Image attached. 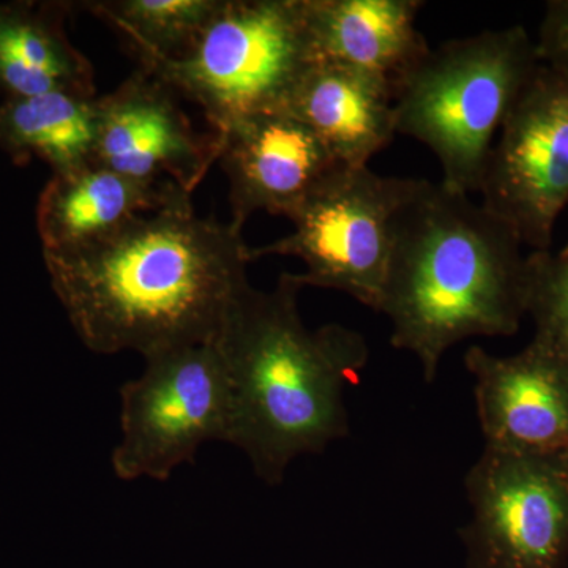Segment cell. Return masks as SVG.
<instances>
[{"instance_id": "cell-1", "label": "cell", "mask_w": 568, "mask_h": 568, "mask_svg": "<svg viewBox=\"0 0 568 568\" xmlns=\"http://www.w3.org/2000/svg\"><path fill=\"white\" fill-rule=\"evenodd\" d=\"M52 291L88 349L142 357L213 343L248 286V245L192 204L138 216L81 250L44 253Z\"/></svg>"}, {"instance_id": "cell-2", "label": "cell", "mask_w": 568, "mask_h": 568, "mask_svg": "<svg viewBox=\"0 0 568 568\" xmlns=\"http://www.w3.org/2000/svg\"><path fill=\"white\" fill-rule=\"evenodd\" d=\"M304 287L297 274H283L272 291L248 284L213 342L230 379L227 444L268 485L282 484L295 458L349 435L346 387L368 364L358 332L306 327L297 302Z\"/></svg>"}, {"instance_id": "cell-3", "label": "cell", "mask_w": 568, "mask_h": 568, "mask_svg": "<svg viewBox=\"0 0 568 568\" xmlns=\"http://www.w3.org/2000/svg\"><path fill=\"white\" fill-rule=\"evenodd\" d=\"M518 234L469 194L420 179L395 219L376 312L390 343L416 355L426 383L452 346L473 336H514L526 316Z\"/></svg>"}, {"instance_id": "cell-4", "label": "cell", "mask_w": 568, "mask_h": 568, "mask_svg": "<svg viewBox=\"0 0 568 568\" xmlns=\"http://www.w3.org/2000/svg\"><path fill=\"white\" fill-rule=\"evenodd\" d=\"M540 63L519 24L432 48L396 84V132L435 153L440 185L478 193L500 126Z\"/></svg>"}, {"instance_id": "cell-5", "label": "cell", "mask_w": 568, "mask_h": 568, "mask_svg": "<svg viewBox=\"0 0 568 568\" xmlns=\"http://www.w3.org/2000/svg\"><path fill=\"white\" fill-rule=\"evenodd\" d=\"M317 62L304 0H222L189 51L141 69L196 103L222 134L241 119L286 110Z\"/></svg>"}, {"instance_id": "cell-6", "label": "cell", "mask_w": 568, "mask_h": 568, "mask_svg": "<svg viewBox=\"0 0 568 568\" xmlns=\"http://www.w3.org/2000/svg\"><path fill=\"white\" fill-rule=\"evenodd\" d=\"M420 179L386 178L368 166H339L290 216L294 231L248 246L250 263L293 256L305 264L304 286L339 291L377 308L386 280L395 219Z\"/></svg>"}, {"instance_id": "cell-7", "label": "cell", "mask_w": 568, "mask_h": 568, "mask_svg": "<svg viewBox=\"0 0 568 568\" xmlns=\"http://www.w3.org/2000/svg\"><path fill=\"white\" fill-rule=\"evenodd\" d=\"M121 387V439L111 455L123 481H166L207 443H227L231 388L215 343L149 355Z\"/></svg>"}, {"instance_id": "cell-8", "label": "cell", "mask_w": 568, "mask_h": 568, "mask_svg": "<svg viewBox=\"0 0 568 568\" xmlns=\"http://www.w3.org/2000/svg\"><path fill=\"white\" fill-rule=\"evenodd\" d=\"M467 568L568 567V448L485 446L466 474Z\"/></svg>"}, {"instance_id": "cell-9", "label": "cell", "mask_w": 568, "mask_h": 568, "mask_svg": "<svg viewBox=\"0 0 568 568\" xmlns=\"http://www.w3.org/2000/svg\"><path fill=\"white\" fill-rule=\"evenodd\" d=\"M481 205L532 252H548L568 207V74L541 62L500 126Z\"/></svg>"}, {"instance_id": "cell-10", "label": "cell", "mask_w": 568, "mask_h": 568, "mask_svg": "<svg viewBox=\"0 0 568 568\" xmlns=\"http://www.w3.org/2000/svg\"><path fill=\"white\" fill-rule=\"evenodd\" d=\"M175 93L141 69L104 97H97L92 162L144 182H171L186 193L219 162L222 136L194 130Z\"/></svg>"}, {"instance_id": "cell-11", "label": "cell", "mask_w": 568, "mask_h": 568, "mask_svg": "<svg viewBox=\"0 0 568 568\" xmlns=\"http://www.w3.org/2000/svg\"><path fill=\"white\" fill-rule=\"evenodd\" d=\"M219 163L230 182L231 224L242 231L256 212L291 215L343 166L290 111L263 112L222 134Z\"/></svg>"}, {"instance_id": "cell-12", "label": "cell", "mask_w": 568, "mask_h": 568, "mask_svg": "<svg viewBox=\"0 0 568 568\" xmlns=\"http://www.w3.org/2000/svg\"><path fill=\"white\" fill-rule=\"evenodd\" d=\"M485 446L551 452L568 448V358L534 336L518 354L466 351Z\"/></svg>"}, {"instance_id": "cell-13", "label": "cell", "mask_w": 568, "mask_h": 568, "mask_svg": "<svg viewBox=\"0 0 568 568\" xmlns=\"http://www.w3.org/2000/svg\"><path fill=\"white\" fill-rule=\"evenodd\" d=\"M192 204V194L171 182H144L88 163L52 174L37 204L44 253L84 248L118 233L138 216Z\"/></svg>"}, {"instance_id": "cell-14", "label": "cell", "mask_w": 568, "mask_h": 568, "mask_svg": "<svg viewBox=\"0 0 568 568\" xmlns=\"http://www.w3.org/2000/svg\"><path fill=\"white\" fill-rule=\"evenodd\" d=\"M420 0H304L317 61L354 67L396 88L432 50L417 20Z\"/></svg>"}, {"instance_id": "cell-15", "label": "cell", "mask_w": 568, "mask_h": 568, "mask_svg": "<svg viewBox=\"0 0 568 568\" xmlns=\"http://www.w3.org/2000/svg\"><path fill=\"white\" fill-rule=\"evenodd\" d=\"M284 111L306 123L343 166H368L398 134L390 82L339 63H315Z\"/></svg>"}, {"instance_id": "cell-16", "label": "cell", "mask_w": 568, "mask_h": 568, "mask_svg": "<svg viewBox=\"0 0 568 568\" xmlns=\"http://www.w3.org/2000/svg\"><path fill=\"white\" fill-rule=\"evenodd\" d=\"M61 2L0 3V91L7 99L71 92L95 97L89 59L65 32Z\"/></svg>"}, {"instance_id": "cell-17", "label": "cell", "mask_w": 568, "mask_h": 568, "mask_svg": "<svg viewBox=\"0 0 568 568\" xmlns=\"http://www.w3.org/2000/svg\"><path fill=\"white\" fill-rule=\"evenodd\" d=\"M97 140V97L71 92L6 99L0 102V149L18 166L31 160L52 174L91 163Z\"/></svg>"}, {"instance_id": "cell-18", "label": "cell", "mask_w": 568, "mask_h": 568, "mask_svg": "<svg viewBox=\"0 0 568 568\" xmlns=\"http://www.w3.org/2000/svg\"><path fill=\"white\" fill-rule=\"evenodd\" d=\"M220 6L222 0H102L85 9L121 33L145 67L189 51Z\"/></svg>"}, {"instance_id": "cell-19", "label": "cell", "mask_w": 568, "mask_h": 568, "mask_svg": "<svg viewBox=\"0 0 568 568\" xmlns=\"http://www.w3.org/2000/svg\"><path fill=\"white\" fill-rule=\"evenodd\" d=\"M526 316L536 324L534 336L568 358V242L556 253L528 254Z\"/></svg>"}, {"instance_id": "cell-20", "label": "cell", "mask_w": 568, "mask_h": 568, "mask_svg": "<svg viewBox=\"0 0 568 568\" xmlns=\"http://www.w3.org/2000/svg\"><path fill=\"white\" fill-rule=\"evenodd\" d=\"M536 43L541 62L568 74V0L547 3Z\"/></svg>"}]
</instances>
